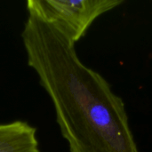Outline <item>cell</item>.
<instances>
[{
	"mask_svg": "<svg viewBox=\"0 0 152 152\" xmlns=\"http://www.w3.org/2000/svg\"><path fill=\"white\" fill-rule=\"evenodd\" d=\"M21 38L70 152H140L123 99L80 60L64 32L28 12Z\"/></svg>",
	"mask_w": 152,
	"mask_h": 152,
	"instance_id": "obj_1",
	"label": "cell"
},
{
	"mask_svg": "<svg viewBox=\"0 0 152 152\" xmlns=\"http://www.w3.org/2000/svg\"><path fill=\"white\" fill-rule=\"evenodd\" d=\"M123 0H28L27 10L51 22L75 44L101 15L124 4Z\"/></svg>",
	"mask_w": 152,
	"mask_h": 152,
	"instance_id": "obj_2",
	"label": "cell"
},
{
	"mask_svg": "<svg viewBox=\"0 0 152 152\" xmlns=\"http://www.w3.org/2000/svg\"><path fill=\"white\" fill-rule=\"evenodd\" d=\"M37 129L24 121L0 124V152H39Z\"/></svg>",
	"mask_w": 152,
	"mask_h": 152,
	"instance_id": "obj_3",
	"label": "cell"
}]
</instances>
